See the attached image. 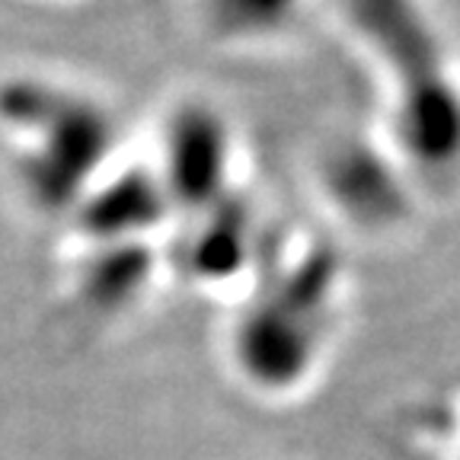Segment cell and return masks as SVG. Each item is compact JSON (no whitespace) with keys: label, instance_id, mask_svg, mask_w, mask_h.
Segmentation results:
<instances>
[{"label":"cell","instance_id":"obj_2","mask_svg":"<svg viewBox=\"0 0 460 460\" xmlns=\"http://www.w3.org/2000/svg\"><path fill=\"white\" fill-rule=\"evenodd\" d=\"M0 144L22 201L39 217L65 224L122 164L135 137L100 90L29 71L0 84Z\"/></svg>","mask_w":460,"mask_h":460},{"label":"cell","instance_id":"obj_1","mask_svg":"<svg viewBox=\"0 0 460 460\" xmlns=\"http://www.w3.org/2000/svg\"><path fill=\"white\" fill-rule=\"evenodd\" d=\"M345 29L367 74V141L419 195L460 189V55L425 0H345Z\"/></svg>","mask_w":460,"mask_h":460},{"label":"cell","instance_id":"obj_3","mask_svg":"<svg viewBox=\"0 0 460 460\" xmlns=\"http://www.w3.org/2000/svg\"><path fill=\"white\" fill-rule=\"evenodd\" d=\"M208 36L234 49L272 45L307 13L310 0H199Z\"/></svg>","mask_w":460,"mask_h":460},{"label":"cell","instance_id":"obj_4","mask_svg":"<svg viewBox=\"0 0 460 460\" xmlns=\"http://www.w3.org/2000/svg\"><path fill=\"white\" fill-rule=\"evenodd\" d=\"M49 4H55V0H49Z\"/></svg>","mask_w":460,"mask_h":460}]
</instances>
